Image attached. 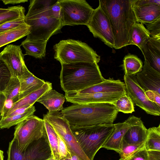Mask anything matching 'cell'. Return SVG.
Masks as SVG:
<instances>
[{
    "label": "cell",
    "mask_w": 160,
    "mask_h": 160,
    "mask_svg": "<svg viewBox=\"0 0 160 160\" xmlns=\"http://www.w3.org/2000/svg\"><path fill=\"white\" fill-rule=\"evenodd\" d=\"M118 112L109 103L73 104L61 111L70 126L78 127L113 124Z\"/></svg>",
    "instance_id": "obj_1"
},
{
    "label": "cell",
    "mask_w": 160,
    "mask_h": 160,
    "mask_svg": "<svg viewBox=\"0 0 160 160\" xmlns=\"http://www.w3.org/2000/svg\"><path fill=\"white\" fill-rule=\"evenodd\" d=\"M108 17L114 37V48L129 45L130 32L137 20L132 8V0H100Z\"/></svg>",
    "instance_id": "obj_2"
},
{
    "label": "cell",
    "mask_w": 160,
    "mask_h": 160,
    "mask_svg": "<svg viewBox=\"0 0 160 160\" xmlns=\"http://www.w3.org/2000/svg\"><path fill=\"white\" fill-rule=\"evenodd\" d=\"M57 0L30 1L28 11L24 21L30 26L31 30L25 39L48 41L61 30L63 26L60 19L49 17L46 13V9Z\"/></svg>",
    "instance_id": "obj_3"
},
{
    "label": "cell",
    "mask_w": 160,
    "mask_h": 160,
    "mask_svg": "<svg viewBox=\"0 0 160 160\" xmlns=\"http://www.w3.org/2000/svg\"><path fill=\"white\" fill-rule=\"evenodd\" d=\"M61 65L60 84L65 92L78 91L105 79L96 63L80 62Z\"/></svg>",
    "instance_id": "obj_4"
},
{
    "label": "cell",
    "mask_w": 160,
    "mask_h": 160,
    "mask_svg": "<svg viewBox=\"0 0 160 160\" xmlns=\"http://www.w3.org/2000/svg\"><path fill=\"white\" fill-rule=\"evenodd\" d=\"M70 128L82 151L90 160H93L114 129L113 124L83 127L70 126Z\"/></svg>",
    "instance_id": "obj_5"
},
{
    "label": "cell",
    "mask_w": 160,
    "mask_h": 160,
    "mask_svg": "<svg viewBox=\"0 0 160 160\" xmlns=\"http://www.w3.org/2000/svg\"><path fill=\"white\" fill-rule=\"evenodd\" d=\"M54 58L61 64L80 62L96 63L100 57L87 44L72 39L60 41L53 46Z\"/></svg>",
    "instance_id": "obj_6"
},
{
    "label": "cell",
    "mask_w": 160,
    "mask_h": 160,
    "mask_svg": "<svg viewBox=\"0 0 160 160\" xmlns=\"http://www.w3.org/2000/svg\"><path fill=\"white\" fill-rule=\"evenodd\" d=\"M61 8L63 26L84 25L89 22L94 9L84 0H58Z\"/></svg>",
    "instance_id": "obj_7"
},
{
    "label": "cell",
    "mask_w": 160,
    "mask_h": 160,
    "mask_svg": "<svg viewBox=\"0 0 160 160\" xmlns=\"http://www.w3.org/2000/svg\"><path fill=\"white\" fill-rule=\"evenodd\" d=\"M46 120L66 143L71 154L78 156L82 160H90L80 148L70 128L68 120L59 111L48 112L43 115Z\"/></svg>",
    "instance_id": "obj_8"
},
{
    "label": "cell",
    "mask_w": 160,
    "mask_h": 160,
    "mask_svg": "<svg viewBox=\"0 0 160 160\" xmlns=\"http://www.w3.org/2000/svg\"><path fill=\"white\" fill-rule=\"evenodd\" d=\"M45 132L44 120L33 115L16 125L13 139L19 150L22 152L32 142L43 137Z\"/></svg>",
    "instance_id": "obj_9"
},
{
    "label": "cell",
    "mask_w": 160,
    "mask_h": 160,
    "mask_svg": "<svg viewBox=\"0 0 160 160\" xmlns=\"http://www.w3.org/2000/svg\"><path fill=\"white\" fill-rule=\"evenodd\" d=\"M93 36L99 38L106 45L114 48V37L110 20L100 4L94 9L87 25Z\"/></svg>",
    "instance_id": "obj_10"
},
{
    "label": "cell",
    "mask_w": 160,
    "mask_h": 160,
    "mask_svg": "<svg viewBox=\"0 0 160 160\" xmlns=\"http://www.w3.org/2000/svg\"><path fill=\"white\" fill-rule=\"evenodd\" d=\"M124 80L127 94L133 103L148 114L160 116V106L148 99L145 91L137 82L136 75L130 76L124 75Z\"/></svg>",
    "instance_id": "obj_11"
},
{
    "label": "cell",
    "mask_w": 160,
    "mask_h": 160,
    "mask_svg": "<svg viewBox=\"0 0 160 160\" xmlns=\"http://www.w3.org/2000/svg\"><path fill=\"white\" fill-rule=\"evenodd\" d=\"M137 22L143 24L160 18V0H132Z\"/></svg>",
    "instance_id": "obj_12"
},
{
    "label": "cell",
    "mask_w": 160,
    "mask_h": 160,
    "mask_svg": "<svg viewBox=\"0 0 160 160\" xmlns=\"http://www.w3.org/2000/svg\"><path fill=\"white\" fill-rule=\"evenodd\" d=\"M20 45H8L0 52V58L4 62L12 75L16 77L22 75L28 69Z\"/></svg>",
    "instance_id": "obj_13"
},
{
    "label": "cell",
    "mask_w": 160,
    "mask_h": 160,
    "mask_svg": "<svg viewBox=\"0 0 160 160\" xmlns=\"http://www.w3.org/2000/svg\"><path fill=\"white\" fill-rule=\"evenodd\" d=\"M126 94L123 92L81 94L73 91L65 92L64 96L67 102L73 104L109 103L113 104L120 98Z\"/></svg>",
    "instance_id": "obj_14"
},
{
    "label": "cell",
    "mask_w": 160,
    "mask_h": 160,
    "mask_svg": "<svg viewBox=\"0 0 160 160\" xmlns=\"http://www.w3.org/2000/svg\"><path fill=\"white\" fill-rule=\"evenodd\" d=\"M141 121L140 118L132 115L123 122L114 124L113 132L102 148L114 150L119 153L122 138L126 132Z\"/></svg>",
    "instance_id": "obj_15"
},
{
    "label": "cell",
    "mask_w": 160,
    "mask_h": 160,
    "mask_svg": "<svg viewBox=\"0 0 160 160\" xmlns=\"http://www.w3.org/2000/svg\"><path fill=\"white\" fill-rule=\"evenodd\" d=\"M144 62L142 71L136 75L137 82L145 92L152 90L160 93V72L145 60Z\"/></svg>",
    "instance_id": "obj_16"
},
{
    "label": "cell",
    "mask_w": 160,
    "mask_h": 160,
    "mask_svg": "<svg viewBox=\"0 0 160 160\" xmlns=\"http://www.w3.org/2000/svg\"><path fill=\"white\" fill-rule=\"evenodd\" d=\"M26 160H46L52 155L46 130L42 138L30 144L23 151Z\"/></svg>",
    "instance_id": "obj_17"
},
{
    "label": "cell",
    "mask_w": 160,
    "mask_h": 160,
    "mask_svg": "<svg viewBox=\"0 0 160 160\" xmlns=\"http://www.w3.org/2000/svg\"><path fill=\"white\" fill-rule=\"evenodd\" d=\"M81 94L95 93H126L125 83L120 80L109 78L103 81L78 91Z\"/></svg>",
    "instance_id": "obj_18"
},
{
    "label": "cell",
    "mask_w": 160,
    "mask_h": 160,
    "mask_svg": "<svg viewBox=\"0 0 160 160\" xmlns=\"http://www.w3.org/2000/svg\"><path fill=\"white\" fill-rule=\"evenodd\" d=\"M141 51L145 60L153 68L160 72V37H150Z\"/></svg>",
    "instance_id": "obj_19"
},
{
    "label": "cell",
    "mask_w": 160,
    "mask_h": 160,
    "mask_svg": "<svg viewBox=\"0 0 160 160\" xmlns=\"http://www.w3.org/2000/svg\"><path fill=\"white\" fill-rule=\"evenodd\" d=\"M17 78L20 83L19 100L38 89L45 82L44 80L35 76L28 69L22 75Z\"/></svg>",
    "instance_id": "obj_20"
},
{
    "label": "cell",
    "mask_w": 160,
    "mask_h": 160,
    "mask_svg": "<svg viewBox=\"0 0 160 160\" xmlns=\"http://www.w3.org/2000/svg\"><path fill=\"white\" fill-rule=\"evenodd\" d=\"M52 89V83L48 82H45L41 88L13 103L11 108L7 111L5 115L2 118L6 117L18 108L25 106L33 105L47 91Z\"/></svg>",
    "instance_id": "obj_21"
},
{
    "label": "cell",
    "mask_w": 160,
    "mask_h": 160,
    "mask_svg": "<svg viewBox=\"0 0 160 160\" xmlns=\"http://www.w3.org/2000/svg\"><path fill=\"white\" fill-rule=\"evenodd\" d=\"M65 99L63 94L52 89L45 93L37 102L43 104L49 112L60 111L63 108Z\"/></svg>",
    "instance_id": "obj_22"
},
{
    "label": "cell",
    "mask_w": 160,
    "mask_h": 160,
    "mask_svg": "<svg viewBox=\"0 0 160 160\" xmlns=\"http://www.w3.org/2000/svg\"><path fill=\"white\" fill-rule=\"evenodd\" d=\"M147 134V129L142 121L128 130L122 138L121 144L144 142L146 139Z\"/></svg>",
    "instance_id": "obj_23"
},
{
    "label": "cell",
    "mask_w": 160,
    "mask_h": 160,
    "mask_svg": "<svg viewBox=\"0 0 160 160\" xmlns=\"http://www.w3.org/2000/svg\"><path fill=\"white\" fill-rule=\"evenodd\" d=\"M149 33L142 23L136 22L132 27L129 45H134L141 49L150 38Z\"/></svg>",
    "instance_id": "obj_24"
},
{
    "label": "cell",
    "mask_w": 160,
    "mask_h": 160,
    "mask_svg": "<svg viewBox=\"0 0 160 160\" xmlns=\"http://www.w3.org/2000/svg\"><path fill=\"white\" fill-rule=\"evenodd\" d=\"M48 41L42 40H28L25 39L21 45L25 49V55L36 58H42L46 55V46Z\"/></svg>",
    "instance_id": "obj_25"
},
{
    "label": "cell",
    "mask_w": 160,
    "mask_h": 160,
    "mask_svg": "<svg viewBox=\"0 0 160 160\" xmlns=\"http://www.w3.org/2000/svg\"><path fill=\"white\" fill-rule=\"evenodd\" d=\"M30 30V26L26 24L21 27L0 32V48L27 36Z\"/></svg>",
    "instance_id": "obj_26"
},
{
    "label": "cell",
    "mask_w": 160,
    "mask_h": 160,
    "mask_svg": "<svg viewBox=\"0 0 160 160\" xmlns=\"http://www.w3.org/2000/svg\"><path fill=\"white\" fill-rule=\"evenodd\" d=\"M36 111L35 107L32 105L24 112L12 116L2 118L0 119V129L9 128L17 125L29 117L33 115Z\"/></svg>",
    "instance_id": "obj_27"
},
{
    "label": "cell",
    "mask_w": 160,
    "mask_h": 160,
    "mask_svg": "<svg viewBox=\"0 0 160 160\" xmlns=\"http://www.w3.org/2000/svg\"><path fill=\"white\" fill-rule=\"evenodd\" d=\"M123 62L125 75H136L142 70L143 63L141 59L135 55L126 56L124 58Z\"/></svg>",
    "instance_id": "obj_28"
},
{
    "label": "cell",
    "mask_w": 160,
    "mask_h": 160,
    "mask_svg": "<svg viewBox=\"0 0 160 160\" xmlns=\"http://www.w3.org/2000/svg\"><path fill=\"white\" fill-rule=\"evenodd\" d=\"M145 148L147 151H160V124L147 129Z\"/></svg>",
    "instance_id": "obj_29"
},
{
    "label": "cell",
    "mask_w": 160,
    "mask_h": 160,
    "mask_svg": "<svg viewBox=\"0 0 160 160\" xmlns=\"http://www.w3.org/2000/svg\"><path fill=\"white\" fill-rule=\"evenodd\" d=\"M20 90V83L17 77L12 75L10 80L3 93L6 101H11L14 103L18 100Z\"/></svg>",
    "instance_id": "obj_30"
},
{
    "label": "cell",
    "mask_w": 160,
    "mask_h": 160,
    "mask_svg": "<svg viewBox=\"0 0 160 160\" xmlns=\"http://www.w3.org/2000/svg\"><path fill=\"white\" fill-rule=\"evenodd\" d=\"M47 138L52 152V156L56 160H60L58 152V140L57 134L51 125L44 119Z\"/></svg>",
    "instance_id": "obj_31"
},
{
    "label": "cell",
    "mask_w": 160,
    "mask_h": 160,
    "mask_svg": "<svg viewBox=\"0 0 160 160\" xmlns=\"http://www.w3.org/2000/svg\"><path fill=\"white\" fill-rule=\"evenodd\" d=\"M7 11L0 13V26L20 17H25V9L20 5L8 7Z\"/></svg>",
    "instance_id": "obj_32"
},
{
    "label": "cell",
    "mask_w": 160,
    "mask_h": 160,
    "mask_svg": "<svg viewBox=\"0 0 160 160\" xmlns=\"http://www.w3.org/2000/svg\"><path fill=\"white\" fill-rule=\"evenodd\" d=\"M145 148V142L136 144H121L119 153L120 160H125L140 150Z\"/></svg>",
    "instance_id": "obj_33"
},
{
    "label": "cell",
    "mask_w": 160,
    "mask_h": 160,
    "mask_svg": "<svg viewBox=\"0 0 160 160\" xmlns=\"http://www.w3.org/2000/svg\"><path fill=\"white\" fill-rule=\"evenodd\" d=\"M113 104L119 112L124 113H132L135 111L133 103L127 94L120 98Z\"/></svg>",
    "instance_id": "obj_34"
},
{
    "label": "cell",
    "mask_w": 160,
    "mask_h": 160,
    "mask_svg": "<svg viewBox=\"0 0 160 160\" xmlns=\"http://www.w3.org/2000/svg\"><path fill=\"white\" fill-rule=\"evenodd\" d=\"M12 76L6 64L0 58V93H4Z\"/></svg>",
    "instance_id": "obj_35"
},
{
    "label": "cell",
    "mask_w": 160,
    "mask_h": 160,
    "mask_svg": "<svg viewBox=\"0 0 160 160\" xmlns=\"http://www.w3.org/2000/svg\"><path fill=\"white\" fill-rule=\"evenodd\" d=\"M7 153V160H26L23 152L19 150L17 143L14 139L9 143Z\"/></svg>",
    "instance_id": "obj_36"
},
{
    "label": "cell",
    "mask_w": 160,
    "mask_h": 160,
    "mask_svg": "<svg viewBox=\"0 0 160 160\" xmlns=\"http://www.w3.org/2000/svg\"><path fill=\"white\" fill-rule=\"evenodd\" d=\"M25 17H20L8 22L0 26V33L22 27L27 24L24 21Z\"/></svg>",
    "instance_id": "obj_37"
},
{
    "label": "cell",
    "mask_w": 160,
    "mask_h": 160,
    "mask_svg": "<svg viewBox=\"0 0 160 160\" xmlns=\"http://www.w3.org/2000/svg\"><path fill=\"white\" fill-rule=\"evenodd\" d=\"M56 133L58 140V152L60 160L70 158L71 157V154L66 143L60 136L57 133Z\"/></svg>",
    "instance_id": "obj_38"
},
{
    "label": "cell",
    "mask_w": 160,
    "mask_h": 160,
    "mask_svg": "<svg viewBox=\"0 0 160 160\" xmlns=\"http://www.w3.org/2000/svg\"><path fill=\"white\" fill-rule=\"evenodd\" d=\"M61 8L58 0L46 10V13L49 17L60 19Z\"/></svg>",
    "instance_id": "obj_39"
},
{
    "label": "cell",
    "mask_w": 160,
    "mask_h": 160,
    "mask_svg": "<svg viewBox=\"0 0 160 160\" xmlns=\"http://www.w3.org/2000/svg\"><path fill=\"white\" fill-rule=\"evenodd\" d=\"M145 25L151 37H160V18Z\"/></svg>",
    "instance_id": "obj_40"
},
{
    "label": "cell",
    "mask_w": 160,
    "mask_h": 160,
    "mask_svg": "<svg viewBox=\"0 0 160 160\" xmlns=\"http://www.w3.org/2000/svg\"><path fill=\"white\" fill-rule=\"evenodd\" d=\"M124 160H148V151L144 148L137 151L129 158Z\"/></svg>",
    "instance_id": "obj_41"
},
{
    "label": "cell",
    "mask_w": 160,
    "mask_h": 160,
    "mask_svg": "<svg viewBox=\"0 0 160 160\" xmlns=\"http://www.w3.org/2000/svg\"><path fill=\"white\" fill-rule=\"evenodd\" d=\"M145 93L149 100L160 106V93L150 90L145 91Z\"/></svg>",
    "instance_id": "obj_42"
},
{
    "label": "cell",
    "mask_w": 160,
    "mask_h": 160,
    "mask_svg": "<svg viewBox=\"0 0 160 160\" xmlns=\"http://www.w3.org/2000/svg\"><path fill=\"white\" fill-rule=\"evenodd\" d=\"M147 151L148 160H160V151Z\"/></svg>",
    "instance_id": "obj_43"
},
{
    "label": "cell",
    "mask_w": 160,
    "mask_h": 160,
    "mask_svg": "<svg viewBox=\"0 0 160 160\" xmlns=\"http://www.w3.org/2000/svg\"><path fill=\"white\" fill-rule=\"evenodd\" d=\"M31 106H25L16 109L9 114L6 117L12 116L18 114L23 113L24 112L29 108Z\"/></svg>",
    "instance_id": "obj_44"
},
{
    "label": "cell",
    "mask_w": 160,
    "mask_h": 160,
    "mask_svg": "<svg viewBox=\"0 0 160 160\" xmlns=\"http://www.w3.org/2000/svg\"><path fill=\"white\" fill-rule=\"evenodd\" d=\"M6 101V98L3 93H0V118L3 111L5 103Z\"/></svg>",
    "instance_id": "obj_45"
},
{
    "label": "cell",
    "mask_w": 160,
    "mask_h": 160,
    "mask_svg": "<svg viewBox=\"0 0 160 160\" xmlns=\"http://www.w3.org/2000/svg\"><path fill=\"white\" fill-rule=\"evenodd\" d=\"M5 5L8 4H16L24 3L28 1V0H1Z\"/></svg>",
    "instance_id": "obj_46"
},
{
    "label": "cell",
    "mask_w": 160,
    "mask_h": 160,
    "mask_svg": "<svg viewBox=\"0 0 160 160\" xmlns=\"http://www.w3.org/2000/svg\"><path fill=\"white\" fill-rule=\"evenodd\" d=\"M71 157L70 158H65L62 160H82L77 156L71 154Z\"/></svg>",
    "instance_id": "obj_47"
},
{
    "label": "cell",
    "mask_w": 160,
    "mask_h": 160,
    "mask_svg": "<svg viewBox=\"0 0 160 160\" xmlns=\"http://www.w3.org/2000/svg\"><path fill=\"white\" fill-rule=\"evenodd\" d=\"M3 153V151L0 150V160H3L4 156Z\"/></svg>",
    "instance_id": "obj_48"
},
{
    "label": "cell",
    "mask_w": 160,
    "mask_h": 160,
    "mask_svg": "<svg viewBox=\"0 0 160 160\" xmlns=\"http://www.w3.org/2000/svg\"><path fill=\"white\" fill-rule=\"evenodd\" d=\"M9 9L8 8L7 9H4V8H0V13H3L7 11H8Z\"/></svg>",
    "instance_id": "obj_49"
},
{
    "label": "cell",
    "mask_w": 160,
    "mask_h": 160,
    "mask_svg": "<svg viewBox=\"0 0 160 160\" xmlns=\"http://www.w3.org/2000/svg\"><path fill=\"white\" fill-rule=\"evenodd\" d=\"M46 160H56L54 159L53 157H52V155L51 156V157H50L49 158L46 159Z\"/></svg>",
    "instance_id": "obj_50"
},
{
    "label": "cell",
    "mask_w": 160,
    "mask_h": 160,
    "mask_svg": "<svg viewBox=\"0 0 160 160\" xmlns=\"http://www.w3.org/2000/svg\"><path fill=\"white\" fill-rule=\"evenodd\" d=\"M0 124H1V121H0Z\"/></svg>",
    "instance_id": "obj_51"
}]
</instances>
